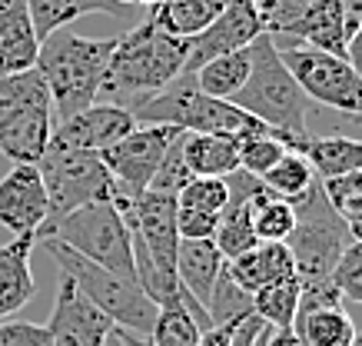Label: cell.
Segmentation results:
<instances>
[{
  "label": "cell",
  "instance_id": "22",
  "mask_svg": "<svg viewBox=\"0 0 362 346\" xmlns=\"http://www.w3.org/2000/svg\"><path fill=\"white\" fill-rule=\"evenodd\" d=\"M223 7L226 0H163L160 7L150 11V21L180 40H193L220 17Z\"/></svg>",
  "mask_w": 362,
  "mask_h": 346
},
{
  "label": "cell",
  "instance_id": "34",
  "mask_svg": "<svg viewBox=\"0 0 362 346\" xmlns=\"http://www.w3.org/2000/svg\"><path fill=\"white\" fill-rule=\"evenodd\" d=\"M332 287L339 290L342 300L362 303V243L352 240V243L342 250L339 263L332 270Z\"/></svg>",
  "mask_w": 362,
  "mask_h": 346
},
{
  "label": "cell",
  "instance_id": "5",
  "mask_svg": "<svg viewBox=\"0 0 362 346\" xmlns=\"http://www.w3.org/2000/svg\"><path fill=\"white\" fill-rule=\"evenodd\" d=\"M44 250L54 257L57 270L64 277L74 279V287L83 293V300H90L97 306L107 320H110L117 330H127V333H136V336H150L156 323V306L146 293L140 290V283L120 277L107 267H97L93 260L80 257L77 250H70L66 243H60L57 236H37Z\"/></svg>",
  "mask_w": 362,
  "mask_h": 346
},
{
  "label": "cell",
  "instance_id": "8",
  "mask_svg": "<svg viewBox=\"0 0 362 346\" xmlns=\"http://www.w3.org/2000/svg\"><path fill=\"white\" fill-rule=\"evenodd\" d=\"M37 170H40L47 203H50V220H47L44 230H50L57 220H64L66 213L80 210L93 200H107L117 190L100 154H90V150L47 146V154L37 160Z\"/></svg>",
  "mask_w": 362,
  "mask_h": 346
},
{
  "label": "cell",
  "instance_id": "29",
  "mask_svg": "<svg viewBox=\"0 0 362 346\" xmlns=\"http://www.w3.org/2000/svg\"><path fill=\"white\" fill-rule=\"evenodd\" d=\"M30 103H50L47 83L37 74V67L23 70V74H4L0 77V127L11 120L17 110L30 107Z\"/></svg>",
  "mask_w": 362,
  "mask_h": 346
},
{
  "label": "cell",
  "instance_id": "26",
  "mask_svg": "<svg viewBox=\"0 0 362 346\" xmlns=\"http://www.w3.org/2000/svg\"><path fill=\"white\" fill-rule=\"evenodd\" d=\"M299 300H303V283L296 277H289V279L269 283V287L252 293V313L269 330H289V326L296 323Z\"/></svg>",
  "mask_w": 362,
  "mask_h": 346
},
{
  "label": "cell",
  "instance_id": "23",
  "mask_svg": "<svg viewBox=\"0 0 362 346\" xmlns=\"http://www.w3.org/2000/svg\"><path fill=\"white\" fill-rule=\"evenodd\" d=\"M306 346H352L356 343V323L342 306H309L296 313L293 323Z\"/></svg>",
  "mask_w": 362,
  "mask_h": 346
},
{
  "label": "cell",
  "instance_id": "46",
  "mask_svg": "<svg viewBox=\"0 0 362 346\" xmlns=\"http://www.w3.org/2000/svg\"><path fill=\"white\" fill-rule=\"evenodd\" d=\"M117 4H123V7H136V0H117Z\"/></svg>",
  "mask_w": 362,
  "mask_h": 346
},
{
  "label": "cell",
  "instance_id": "28",
  "mask_svg": "<svg viewBox=\"0 0 362 346\" xmlns=\"http://www.w3.org/2000/svg\"><path fill=\"white\" fill-rule=\"evenodd\" d=\"M199 336H203L199 320L187 310V303L176 300L160 306L156 323L150 330V346H197Z\"/></svg>",
  "mask_w": 362,
  "mask_h": 346
},
{
  "label": "cell",
  "instance_id": "33",
  "mask_svg": "<svg viewBox=\"0 0 362 346\" xmlns=\"http://www.w3.org/2000/svg\"><path fill=\"white\" fill-rule=\"evenodd\" d=\"M27 4V13H30V23L37 37L44 40L60 27H70L74 21H80L74 0H23Z\"/></svg>",
  "mask_w": 362,
  "mask_h": 346
},
{
  "label": "cell",
  "instance_id": "39",
  "mask_svg": "<svg viewBox=\"0 0 362 346\" xmlns=\"http://www.w3.org/2000/svg\"><path fill=\"white\" fill-rule=\"evenodd\" d=\"M74 7H77L80 17H83V13H110V17H127V11H130V7H123V4H117V0H74Z\"/></svg>",
  "mask_w": 362,
  "mask_h": 346
},
{
  "label": "cell",
  "instance_id": "12",
  "mask_svg": "<svg viewBox=\"0 0 362 346\" xmlns=\"http://www.w3.org/2000/svg\"><path fill=\"white\" fill-rule=\"evenodd\" d=\"M47 220H50V203L37 163H13L0 180V226L13 236H40Z\"/></svg>",
  "mask_w": 362,
  "mask_h": 346
},
{
  "label": "cell",
  "instance_id": "37",
  "mask_svg": "<svg viewBox=\"0 0 362 346\" xmlns=\"http://www.w3.org/2000/svg\"><path fill=\"white\" fill-rule=\"evenodd\" d=\"M0 346H50V330L27 320H0Z\"/></svg>",
  "mask_w": 362,
  "mask_h": 346
},
{
  "label": "cell",
  "instance_id": "24",
  "mask_svg": "<svg viewBox=\"0 0 362 346\" xmlns=\"http://www.w3.org/2000/svg\"><path fill=\"white\" fill-rule=\"evenodd\" d=\"M259 183L266 187V193H273V197L296 207V203H303L309 193L316 190V173H313V167H309V160L303 154L286 150L273 167L259 177Z\"/></svg>",
  "mask_w": 362,
  "mask_h": 346
},
{
  "label": "cell",
  "instance_id": "41",
  "mask_svg": "<svg viewBox=\"0 0 362 346\" xmlns=\"http://www.w3.org/2000/svg\"><path fill=\"white\" fill-rule=\"evenodd\" d=\"M346 60H349V67L356 70L362 80V27H356V30L346 37Z\"/></svg>",
  "mask_w": 362,
  "mask_h": 346
},
{
  "label": "cell",
  "instance_id": "30",
  "mask_svg": "<svg viewBox=\"0 0 362 346\" xmlns=\"http://www.w3.org/2000/svg\"><path fill=\"white\" fill-rule=\"evenodd\" d=\"M206 316H209V326H216V323H240V320L252 316V293L240 290V287L233 283V277L226 273V267H223L220 279H216V287H213Z\"/></svg>",
  "mask_w": 362,
  "mask_h": 346
},
{
  "label": "cell",
  "instance_id": "20",
  "mask_svg": "<svg viewBox=\"0 0 362 346\" xmlns=\"http://www.w3.org/2000/svg\"><path fill=\"white\" fill-rule=\"evenodd\" d=\"M180 146H183V163L193 177H230L240 170V137L183 130Z\"/></svg>",
  "mask_w": 362,
  "mask_h": 346
},
{
  "label": "cell",
  "instance_id": "13",
  "mask_svg": "<svg viewBox=\"0 0 362 346\" xmlns=\"http://www.w3.org/2000/svg\"><path fill=\"white\" fill-rule=\"evenodd\" d=\"M136 127V117L130 110H123L117 103L97 100L87 110L74 113L66 120L54 123L50 134V146H64V150H90V154H103L107 146L130 134Z\"/></svg>",
  "mask_w": 362,
  "mask_h": 346
},
{
  "label": "cell",
  "instance_id": "11",
  "mask_svg": "<svg viewBox=\"0 0 362 346\" xmlns=\"http://www.w3.org/2000/svg\"><path fill=\"white\" fill-rule=\"evenodd\" d=\"M259 34H266V30H263V21H259V11H256V0H226L220 17L209 23L199 37L187 40L183 74H197L213 57L246 50Z\"/></svg>",
  "mask_w": 362,
  "mask_h": 346
},
{
  "label": "cell",
  "instance_id": "42",
  "mask_svg": "<svg viewBox=\"0 0 362 346\" xmlns=\"http://www.w3.org/2000/svg\"><path fill=\"white\" fill-rule=\"evenodd\" d=\"M342 17H346V37L362 27V0H342Z\"/></svg>",
  "mask_w": 362,
  "mask_h": 346
},
{
  "label": "cell",
  "instance_id": "9",
  "mask_svg": "<svg viewBox=\"0 0 362 346\" xmlns=\"http://www.w3.org/2000/svg\"><path fill=\"white\" fill-rule=\"evenodd\" d=\"M279 57L299 83V90L306 93V100L349 113L352 120H362V80L346 57L306 44H293L286 50L279 47Z\"/></svg>",
  "mask_w": 362,
  "mask_h": 346
},
{
  "label": "cell",
  "instance_id": "18",
  "mask_svg": "<svg viewBox=\"0 0 362 346\" xmlns=\"http://www.w3.org/2000/svg\"><path fill=\"white\" fill-rule=\"evenodd\" d=\"M37 233L13 236L0 246V320L21 313L37 293V279L30 273V253Z\"/></svg>",
  "mask_w": 362,
  "mask_h": 346
},
{
  "label": "cell",
  "instance_id": "45",
  "mask_svg": "<svg viewBox=\"0 0 362 346\" xmlns=\"http://www.w3.org/2000/svg\"><path fill=\"white\" fill-rule=\"evenodd\" d=\"M103 346H123V340H120V336H117V333H113V330H110V336L103 340Z\"/></svg>",
  "mask_w": 362,
  "mask_h": 346
},
{
  "label": "cell",
  "instance_id": "4",
  "mask_svg": "<svg viewBox=\"0 0 362 346\" xmlns=\"http://www.w3.org/2000/svg\"><path fill=\"white\" fill-rule=\"evenodd\" d=\"M246 50H250V77L230 103L256 117L259 123H266L269 130H279L289 140V150H296L309 137L306 93L299 90L289 67L283 64L273 34H259Z\"/></svg>",
  "mask_w": 362,
  "mask_h": 346
},
{
  "label": "cell",
  "instance_id": "36",
  "mask_svg": "<svg viewBox=\"0 0 362 346\" xmlns=\"http://www.w3.org/2000/svg\"><path fill=\"white\" fill-rule=\"evenodd\" d=\"M183 137V134H180ZM180 137H176L173 144H170V150H166L163 163H160V170H156L153 183H150V190H160V193H180V187L187 183L193 173L187 170V163H183V146H180Z\"/></svg>",
  "mask_w": 362,
  "mask_h": 346
},
{
  "label": "cell",
  "instance_id": "38",
  "mask_svg": "<svg viewBox=\"0 0 362 346\" xmlns=\"http://www.w3.org/2000/svg\"><path fill=\"white\" fill-rule=\"evenodd\" d=\"M216 220H220V217H209V213L176 207V233H180V240H213V233H216Z\"/></svg>",
  "mask_w": 362,
  "mask_h": 346
},
{
  "label": "cell",
  "instance_id": "19",
  "mask_svg": "<svg viewBox=\"0 0 362 346\" xmlns=\"http://www.w3.org/2000/svg\"><path fill=\"white\" fill-rule=\"evenodd\" d=\"M226 273L240 290L256 293L269 283L296 277V267H293V253L286 243H256L236 260H226Z\"/></svg>",
  "mask_w": 362,
  "mask_h": 346
},
{
  "label": "cell",
  "instance_id": "40",
  "mask_svg": "<svg viewBox=\"0 0 362 346\" xmlns=\"http://www.w3.org/2000/svg\"><path fill=\"white\" fill-rule=\"evenodd\" d=\"M259 346H306V340H303L293 326H289V330H269V326H266Z\"/></svg>",
  "mask_w": 362,
  "mask_h": 346
},
{
  "label": "cell",
  "instance_id": "32",
  "mask_svg": "<svg viewBox=\"0 0 362 346\" xmlns=\"http://www.w3.org/2000/svg\"><path fill=\"white\" fill-rule=\"evenodd\" d=\"M286 137L279 130H266V134H252L240 140V170L250 177H263L266 170L273 167L276 160L286 154Z\"/></svg>",
  "mask_w": 362,
  "mask_h": 346
},
{
  "label": "cell",
  "instance_id": "43",
  "mask_svg": "<svg viewBox=\"0 0 362 346\" xmlns=\"http://www.w3.org/2000/svg\"><path fill=\"white\" fill-rule=\"evenodd\" d=\"M342 224H346V230H349V240L362 243V203L356 207V210H349L346 217H342Z\"/></svg>",
  "mask_w": 362,
  "mask_h": 346
},
{
  "label": "cell",
  "instance_id": "7",
  "mask_svg": "<svg viewBox=\"0 0 362 346\" xmlns=\"http://www.w3.org/2000/svg\"><path fill=\"white\" fill-rule=\"evenodd\" d=\"M40 236H57L60 243L77 250L80 257L93 260L97 267H107L120 277L136 283V267H133V246L130 230L123 224V213L117 210L113 197L107 200H93L80 210L66 213L64 220H57L50 230Z\"/></svg>",
  "mask_w": 362,
  "mask_h": 346
},
{
  "label": "cell",
  "instance_id": "15",
  "mask_svg": "<svg viewBox=\"0 0 362 346\" xmlns=\"http://www.w3.org/2000/svg\"><path fill=\"white\" fill-rule=\"evenodd\" d=\"M54 134V107L30 103L0 127V154L13 163H37L50 146Z\"/></svg>",
  "mask_w": 362,
  "mask_h": 346
},
{
  "label": "cell",
  "instance_id": "21",
  "mask_svg": "<svg viewBox=\"0 0 362 346\" xmlns=\"http://www.w3.org/2000/svg\"><path fill=\"white\" fill-rule=\"evenodd\" d=\"M296 154L309 160V167L319 180L342 177V173H356L362 170V140L356 137H306L296 146Z\"/></svg>",
  "mask_w": 362,
  "mask_h": 346
},
{
  "label": "cell",
  "instance_id": "35",
  "mask_svg": "<svg viewBox=\"0 0 362 346\" xmlns=\"http://www.w3.org/2000/svg\"><path fill=\"white\" fill-rule=\"evenodd\" d=\"M319 190H322V197H326V203H329L332 210L339 213V217H346V213L356 210V207L362 203V170L322 180Z\"/></svg>",
  "mask_w": 362,
  "mask_h": 346
},
{
  "label": "cell",
  "instance_id": "27",
  "mask_svg": "<svg viewBox=\"0 0 362 346\" xmlns=\"http://www.w3.org/2000/svg\"><path fill=\"white\" fill-rule=\"evenodd\" d=\"M293 226H296V207L266 193V187H259V193L252 197V233H256V240L259 243H286Z\"/></svg>",
  "mask_w": 362,
  "mask_h": 346
},
{
  "label": "cell",
  "instance_id": "48",
  "mask_svg": "<svg viewBox=\"0 0 362 346\" xmlns=\"http://www.w3.org/2000/svg\"><path fill=\"white\" fill-rule=\"evenodd\" d=\"M259 340H263V336H259ZM256 346H259V343H256Z\"/></svg>",
  "mask_w": 362,
  "mask_h": 346
},
{
  "label": "cell",
  "instance_id": "31",
  "mask_svg": "<svg viewBox=\"0 0 362 346\" xmlns=\"http://www.w3.org/2000/svg\"><path fill=\"white\" fill-rule=\"evenodd\" d=\"M226 200H230L226 177H189L176 193V207L209 213V217H220Z\"/></svg>",
  "mask_w": 362,
  "mask_h": 346
},
{
  "label": "cell",
  "instance_id": "3",
  "mask_svg": "<svg viewBox=\"0 0 362 346\" xmlns=\"http://www.w3.org/2000/svg\"><path fill=\"white\" fill-rule=\"evenodd\" d=\"M349 230L342 224V217L332 210L322 190L309 193L303 203H296V226L286 240L293 253L296 279L303 283V300L299 310L309 306H342L339 290L332 287V270L339 263L342 250L349 246Z\"/></svg>",
  "mask_w": 362,
  "mask_h": 346
},
{
  "label": "cell",
  "instance_id": "16",
  "mask_svg": "<svg viewBox=\"0 0 362 346\" xmlns=\"http://www.w3.org/2000/svg\"><path fill=\"white\" fill-rule=\"evenodd\" d=\"M223 267H226V260L213 240H180L176 283H180V293L189 296L203 313L209 306V296H213V287H216Z\"/></svg>",
  "mask_w": 362,
  "mask_h": 346
},
{
  "label": "cell",
  "instance_id": "17",
  "mask_svg": "<svg viewBox=\"0 0 362 346\" xmlns=\"http://www.w3.org/2000/svg\"><path fill=\"white\" fill-rule=\"evenodd\" d=\"M40 37L23 0H0V77L37 67Z\"/></svg>",
  "mask_w": 362,
  "mask_h": 346
},
{
  "label": "cell",
  "instance_id": "25",
  "mask_svg": "<svg viewBox=\"0 0 362 346\" xmlns=\"http://www.w3.org/2000/svg\"><path fill=\"white\" fill-rule=\"evenodd\" d=\"M246 77H250V50H233V54L213 57L193 74L197 87L206 97H216V100H233L246 83Z\"/></svg>",
  "mask_w": 362,
  "mask_h": 346
},
{
  "label": "cell",
  "instance_id": "2",
  "mask_svg": "<svg viewBox=\"0 0 362 346\" xmlns=\"http://www.w3.org/2000/svg\"><path fill=\"white\" fill-rule=\"evenodd\" d=\"M113 50H117V37H80L66 27L40 40L37 74L44 77L50 93L54 123L100 100V87L110 70Z\"/></svg>",
  "mask_w": 362,
  "mask_h": 346
},
{
  "label": "cell",
  "instance_id": "44",
  "mask_svg": "<svg viewBox=\"0 0 362 346\" xmlns=\"http://www.w3.org/2000/svg\"><path fill=\"white\" fill-rule=\"evenodd\" d=\"M160 4H163V0H136V7H146V11H153Z\"/></svg>",
  "mask_w": 362,
  "mask_h": 346
},
{
  "label": "cell",
  "instance_id": "47",
  "mask_svg": "<svg viewBox=\"0 0 362 346\" xmlns=\"http://www.w3.org/2000/svg\"><path fill=\"white\" fill-rule=\"evenodd\" d=\"M356 346H362V333H356Z\"/></svg>",
  "mask_w": 362,
  "mask_h": 346
},
{
  "label": "cell",
  "instance_id": "14",
  "mask_svg": "<svg viewBox=\"0 0 362 346\" xmlns=\"http://www.w3.org/2000/svg\"><path fill=\"white\" fill-rule=\"evenodd\" d=\"M47 330H50V346H103L113 323L90 300H83L74 279L60 273Z\"/></svg>",
  "mask_w": 362,
  "mask_h": 346
},
{
  "label": "cell",
  "instance_id": "1",
  "mask_svg": "<svg viewBox=\"0 0 362 346\" xmlns=\"http://www.w3.org/2000/svg\"><path fill=\"white\" fill-rule=\"evenodd\" d=\"M187 64V40L160 30L150 17L117 37L110 70L100 87V100L117 103L123 110H136L166 90Z\"/></svg>",
  "mask_w": 362,
  "mask_h": 346
},
{
  "label": "cell",
  "instance_id": "10",
  "mask_svg": "<svg viewBox=\"0 0 362 346\" xmlns=\"http://www.w3.org/2000/svg\"><path fill=\"white\" fill-rule=\"evenodd\" d=\"M180 134L183 130L163 127V123H136L123 140L107 146L100 154V160H103V167L110 170L117 193L136 197V193L150 190V183H153L160 163H163L166 150H170V144Z\"/></svg>",
  "mask_w": 362,
  "mask_h": 346
},
{
  "label": "cell",
  "instance_id": "6",
  "mask_svg": "<svg viewBox=\"0 0 362 346\" xmlns=\"http://www.w3.org/2000/svg\"><path fill=\"white\" fill-rule=\"evenodd\" d=\"M133 117L136 123H163V127H176L187 134H230L240 140L269 130L266 123H259L240 107H233L230 100L206 97L197 87L193 74H180L166 90H160L143 107H136Z\"/></svg>",
  "mask_w": 362,
  "mask_h": 346
}]
</instances>
